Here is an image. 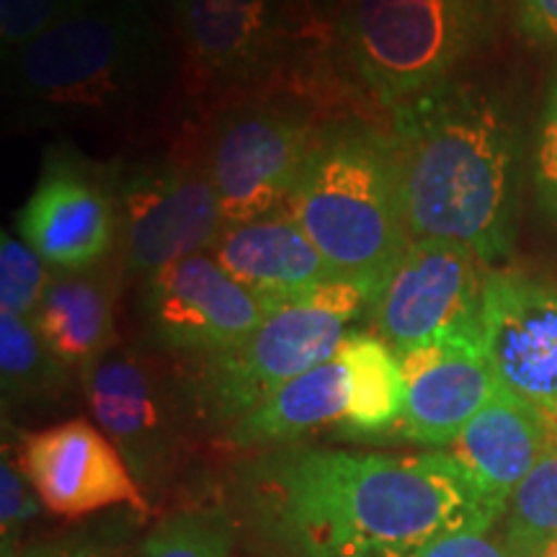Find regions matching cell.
I'll list each match as a JSON object with an SVG mask.
<instances>
[{
    "label": "cell",
    "mask_w": 557,
    "mask_h": 557,
    "mask_svg": "<svg viewBox=\"0 0 557 557\" xmlns=\"http://www.w3.org/2000/svg\"><path fill=\"white\" fill-rule=\"evenodd\" d=\"M243 513L274 557H403L455 532H487L506 504L451 451L299 449L256 462Z\"/></svg>",
    "instance_id": "cell-1"
},
{
    "label": "cell",
    "mask_w": 557,
    "mask_h": 557,
    "mask_svg": "<svg viewBox=\"0 0 557 557\" xmlns=\"http://www.w3.org/2000/svg\"><path fill=\"white\" fill-rule=\"evenodd\" d=\"M410 240H447L485 267L517 246L521 135L500 96L451 78L393 111Z\"/></svg>",
    "instance_id": "cell-2"
},
{
    "label": "cell",
    "mask_w": 557,
    "mask_h": 557,
    "mask_svg": "<svg viewBox=\"0 0 557 557\" xmlns=\"http://www.w3.org/2000/svg\"><path fill=\"white\" fill-rule=\"evenodd\" d=\"M289 207L331 269L374 302L410 243L393 135L369 124L325 129Z\"/></svg>",
    "instance_id": "cell-3"
},
{
    "label": "cell",
    "mask_w": 557,
    "mask_h": 557,
    "mask_svg": "<svg viewBox=\"0 0 557 557\" xmlns=\"http://www.w3.org/2000/svg\"><path fill=\"white\" fill-rule=\"evenodd\" d=\"M160 37L148 9L94 0L11 54V94L32 122L114 120L158 81Z\"/></svg>",
    "instance_id": "cell-4"
},
{
    "label": "cell",
    "mask_w": 557,
    "mask_h": 557,
    "mask_svg": "<svg viewBox=\"0 0 557 557\" xmlns=\"http://www.w3.org/2000/svg\"><path fill=\"white\" fill-rule=\"evenodd\" d=\"M500 18L504 0H348L338 34L367 94L395 111L455 78Z\"/></svg>",
    "instance_id": "cell-5"
},
{
    "label": "cell",
    "mask_w": 557,
    "mask_h": 557,
    "mask_svg": "<svg viewBox=\"0 0 557 557\" xmlns=\"http://www.w3.org/2000/svg\"><path fill=\"white\" fill-rule=\"evenodd\" d=\"M369 308V297L348 282L271 308L240 346L201 359L189 385L194 413L207 426L227 431L289 380L336 357L348 323Z\"/></svg>",
    "instance_id": "cell-6"
},
{
    "label": "cell",
    "mask_w": 557,
    "mask_h": 557,
    "mask_svg": "<svg viewBox=\"0 0 557 557\" xmlns=\"http://www.w3.org/2000/svg\"><path fill=\"white\" fill-rule=\"evenodd\" d=\"M124 261L150 276L207 253L227 227L205 160L150 158L116 173Z\"/></svg>",
    "instance_id": "cell-7"
},
{
    "label": "cell",
    "mask_w": 557,
    "mask_h": 557,
    "mask_svg": "<svg viewBox=\"0 0 557 557\" xmlns=\"http://www.w3.org/2000/svg\"><path fill=\"white\" fill-rule=\"evenodd\" d=\"M480 261L447 240H410L369 308L377 336L398 357L451 338L480 336Z\"/></svg>",
    "instance_id": "cell-8"
},
{
    "label": "cell",
    "mask_w": 557,
    "mask_h": 557,
    "mask_svg": "<svg viewBox=\"0 0 557 557\" xmlns=\"http://www.w3.org/2000/svg\"><path fill=\"white\" fill-rule=\"evenodd\" d=\"M315 145L305 116L276 107L220 114L207 137L205 165L227 225L253 222L292 199Z\"/></svg>",
    "instance_id": "cell-9"
},
{
    "label": "cell",
    "mask_w": 557,
    "mask_h": 557,
    "mask_svg": "<svg viewBox=\"0 0 557 557\" xmlns=\"http://www.w3.org/2000/svg\"><path fill=\"white\" fill-rule=\"evenodd\" d=\"M139 315L152 346L207 359L253 336L269 308L212 253H197L145 276Z\"/></svg>",
    "instance_id": "cell-10"
},
{
    "label": "cell",
    "mask_w": 557,
    "mask_h": 557,
    "mask_svg": "<svg viewBox=\"0 0 557 557\" xmlns=\"http://www.w3.org/2000/svg\"><path fill=\"white\" fill-rule=\"evenodd\" d=\"M16 227L50 269L99 267L122 238L116 176L73 152H50Z\"/></svg>",
    "instance_id": "cell-11"
},
{
    "label": "cell",
    "mask_w": 557,
    "mask_h": 557,
    "mask_svg": "<svg viewBox=\"0 0 557 557\" xmlns=\"http://www.w3.org/2000/svg\"><path fill=\"white\" fill-rule=\"evenodd\" d=\"M78 374L94 423L120 449L139 487L156 491L176 470L181 451L176 406L156 369L114 346Z\"/></svg>",
    "instance_id": "cell-12"
},
{
    "label": "cell",
    "mask_w": 557,
    "mask_h": 557,
    "mask_svg": "<svg viewBox=\"0 0 557 557\" xmlns=\"http://www.w3.org/2000/svg\"><path fill=\"white\" fill-rule=\"evenodd\" d=\"M480 336L498 385L557 418V284L487 271Z\"/></svg>",
    "instance_id": "cell-13"
},
{
    "label": "cell",
    "mask_w": 557,
    "mask_h": 557,
    "mask_svg": "<svg viewBox=\"0 0 557 557\" xmlns=\"http://www.w3.org/2000/svg\"><path fill=\"white\" fill-rule=\"evenodd\" d=\"M16 462L54 517L81 519L114 506L148 511L145 491L120 449L86 418L24 434Z\"/></svg>",
    "instance_id": "cell-14"
},
{
    "label": "cell",
    "mask_w": 557,
    "mask_h": 557,
    "mask_svg": "<svg viewBox=\"0 0 557 557\" xmlns=\"http://www.w3.org/2000/svg\"><path fill=\"white\" fill-rule=\"evenodd\" d=\"M173 18L186 58L212 86L261 78L305 21L287 0H181Z\"/></svg>",
    "instance_id": "cell-15"
},
{
    "label": "cell",
    "mask_w": 557,
    "mask_h": 557,
    "mask_svg": "<svg viewBox=\"0 0 557 557\" xmlns=\"http://www.w3.org/2000/svg\"><path fill=\"white\" fill-rule=\"evenodd\" d=\"M406 410L398 436L421 447H451L493 398L498 380L483 338H451L400 357Z\"/></svg>",
    "instance_id": "cell-16"
},
{
    "label": "cell",
    "mask_w": 557,
    "mask_h": 557,
    "mask_svg": "<svg viewBox=\"0 0 557 557\" xmlns=\"http://www.w3.org/2000/svg\"><path fill=\"white\" fill-rule=\"evenodd\" d=\"M209 253L269 310L344 282L292 214L227 225Z\"/></svg>",
    "instance_id": "cell-17"
},
{
    "label": "cell",
    "mask_w": 557,
    "mask_h": 557,
    "mask_svg": "<svg viewBox=\"0 0 557 557\" xmlns=\"http://www.w3.org/2000/svg\"><path fill=\"white\" fill-rule=\"evenodd\" d=\"M555 449L557 418L504 385L451 444V455L500 504Z\"/></svg>",
    "instance_id": "cell-18"
},
{
    "label": "cell",
    "mask_w": 557,
    "mask_h": 557,
    "mask_svg": "<svg viewBox=\"0 0 557 557\" xmlns=\"http://www.w3.org/2000/svg\"><path fill=\"white\" fill-rule=\"evenodd\" d=\"M348 369L341 357L308 369L225 431L230 447H284L346 418Z\"/></svg>",
    "instance_id": "cell-19"
},
{
    "label": "cell",
    "mask_w": 557,
    "mask_h": 557,
    "mask_svg": "<svg viewBox=\"0 0 557 557\" xmlns=\"http://www.w3.org/2000/svg\"><path fill=\"white\" fill-rule=\"evenodd\" d=\"M39 336L67 369H86L116 346L114 289L88 271H58L32 315Z\"/></svg>",
    "instance_id": "cell-20"
},
{
    "label": "cell",
    "mask_w": 557,
    "mask_h": 557,
    "mask_svg": "<svg viewBox=\"0 0 557 557\" xmlns=\"http://www.w3.org/2000/svg\"><path fill=\"white\" fill-rule=\"evenodd\" d=\"M338 357L348 369V410L344 431L382 436L398 431L406 410L400 357L380 336L348 331Z\"/></svg>",
    "instance_id": "cell-21"
},
{
    "label": "cell",
    "mask_w": 557,
    "mask_h": 557,
    "mask_svg": "<svg viewBox=\"0 0 557 557\" xmlns=\"http://www.w3.org/2000/svg\"><path fill=\"white\" fill-rule=\"evenodd\" d=\"M0 382L5 408L54 400L67 385V367L29 318L0 312Z\"/></svg>",
    "instance_id": "cell-22"
},
{
    "label": "cell",
    "mask_w": 557,
    "mask_h": 557,
    "mask_svg": "<svg viewBox=\"0 0 557 557\" xmlns=\"http://www.w3.org/2000/svg\"><path fill=\"white\" fill-rule=\"evenodd\" d=\"M500 534L517 557H540L557 540V449L508 498Z\"/></svg>",
    "instance_id": "cell-23"
},
{
    "label": "cell",
    "mask_w": 557,
    "mask_h": 557,
    "mask_svg": "<svg viewBox=\"0 0 557 557\" xmlns=\"http://www.w3.org/2000/svg\"><path fill=\"white\" fill-rule=\"evenodd\" d=\"M137 557H233V527L220 511H178L158 521Z\"/></svg>",
    "instance_id": "cell-24"
},
{
    "label": "cell",
    "mask_w": 557,
    "mask_h": 557,
    "mask_svg": "<svg viewBox=\"0 0 557 557\" xmlns=\"http://www.w3.org/2000/svg\"><path fill=\"white\" fill-rule=\"evenodd\" d=\"M45 267L47 263L39 259L29 243H21L3 233L0 238V312L32 320L50 284Z\"/></svg>",
    "instance_id": "cell-25"
},
{
    "label": "cell",
    "mask_w": 557,
    "mask_h": 557,
    "mask_svg": "<svg viewBox=\"0 0 557 557\" xmlns=\"http://www.w3.org/2000/svg\"><path fill=\"white\" fill-rule=\"evenodd\" d=\"M90 3L94 0H0V39L5 52L29 45Z\"/></svg>",
    "instance_id": "cell-26"
},
{
    "label": "cell",
    "mask_w": 557,
    "mask_h": 557,
    "mask_svg": "<svg viewBox=\"0 0 557 557\" xmlns=\"http://www.w3.org/2000/svg\"><path fill=\"white\" fill-rule=\"evenodd\" d=\"M39 506H45L18 462H11L9 451L0 462V549L3 557H16L26 527L37 519Z\"/></svg>",
    "instance_id": "cell-27"
},
{
    "label": "cell",
    "mask_w": 557,
    "mask_h": 557,
    "mask_svg": "<svg viewBox=\"0 0 557 557\" xmlns=\"http://www.w3.org/2000/svg\"><path fill=\"white\" fill-rule=\"evenodd\" d=\"M532 186L540 212L557 225V70L547 83L532 150Z\"/></svg>",
    "instance_id": "cell-28"
},
{
    "label": "cell",
    "mask_w": 557,
    "mask_h": 557,
    "mask_svg": "<svg viewBox=\"0 0 557 557\" xmlns=\"http://www.w3.org/2000/svg\"><path fill=\"white\" fill-rule=\"evenodd\" d=\"M403 557H517L508 549L504 534L496 537V529L487 532H455L410 549Z\"/></svg>",
    "instance_id": "cell-29"
},
{
    "label": "cell",
    "mask_w": 557,
    "mask_h": 557,
    "mask_svg": "<svg viewBox=\"0 0 557 557\" xmlns=\"http://www.w3.org/2000/svg\"><path fill=\"white\" fill-rule=\"evenodd\" d=\"M521 34L542 47H557V0H513Z\"/></svg>",
    "instance_id": "cell-30"
},
{
    "label": "cell",
    "mask_w": 557,
    "mask_h": 557,
    "mask_svg": "<svg viewBox=\"0 0 557 557\" xmlns=\"http://www.w3.org/2000/svg\"><path fill=\"white\" fill-rule=\"evenodd\" d=\"M16 557H107L96 542L86 537H60L26 545Z\"/></svg>",
    "instance_id": "cell-31"
},
{
    "label": "cell",
    "mask_w": 557,
    "mask_h": 557,
    "mask_svg": "<svg viewBox=\"0 0 557 557\" xmlns=\"http://www.w3.org/2000/svg\"><path fill=\"white\" fill-rule=\"evenodd\" d=\"M132 3L143 5V9H156V5H160V9H169L173 13L178 9L181 0H132Z\"/></svg>",
    "instance_id": "cell-32"
},
{
    "label": "cell",
    "mask_w": 557,
    "mask_h": 557,
    "mask_svg": "<svg viewBox=\"0 0 557 557\" xmlns=\"http://www.w3.org/2000/svg\"><path fill=\"white\" fill-rule=\"evenodd\" d=\"M287 3H289L292 9H295L305 21L315 16V11H312V0H287Z\"/></svg>",
    "instance_id": "cell-33"
},
{
    "label": "cell",
    "mask_w": 557,
    "mask_h": 557,
    "mask_svg": "<svg viewBox=\"0 0 557 557\" xmlns=\"http://www.w3.org/2000/svg\"><path fill=\"white\" fill-rule=\"evenodd\" d=\"M540 557H557V540L549 542V545L540 553Z\"/></svg>",
    "instance_id": "cell-34"
}]
</instances>
